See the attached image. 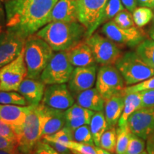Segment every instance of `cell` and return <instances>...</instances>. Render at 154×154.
<instances>
[{"label": "cell", "instance_id": "8d00e7d4", "mask_svg": "<svg viewBox=\"0 0 154 154\" xmlns=\"http://www.w3.org/2000/svg\"><path fill=\"white\" fill-rule=\"evenodd\" d=\"M154 88V76L143 81V82L138 83L129 86H127L125 88L124 92V94L128 93H134V92H140L146 91V90L153 89Z\"/></svg>", "mask_w": 154, "mask_h": 154}, {"label": "cell", "instance_id": "ee69618b", "mask_svg": "<svg viewBox=\"0 0 154 154\" xmlns=\"http://www.w3.org/2000/svg\"><path fill=\"white\" fill-rule=\"evenodd\" d=\"M147 151L149 154H154V131L147 138Z\"/></svg>", "mask_w": 154, "mask_h": 154}, {"label": "cell", "instance_id": "f1b7e54d", "mask_svg": "<svg viewBox=\"0 0 154 154\" xmlns=\"http://www.w3.org/2000/svg\"><path fill=\"white\" fill-rule=\"evenodd\" d=\"M0 104L29 106L24 96L14 91H0Z\"/></svg>", "mask_w": 154, "mask_h": 154}, {"label": "cell", "instance_id": "f35d334b", "mask_svg": "<svg viewBox=\"0 0 154 154\" xmlns=\"http://www.w3.org/2000/svg\"><path fill=\"white\" fill-rule=\"evenodd\" d=\"M0 136L17 140V135L14 128L1 119H0Z\"/></svg>", "mask_w": 154, "mask_h": 154}, {"label": "cell", "instance_id": "f546056e", "mask_svg": "<svg viewBox=\"0 0 154 154\" xmlns=\"http://www.w3.org/2000/svg\"><path fill=\"white\" fill-rule=\"evenodd\" d=\"M42 139L45 140L47 142H56L64 146H66L69 141L74 140L72 131L66 126H64L54 134L44 136Z\"/></svg>", "mask_w": 154, "mask_h": 154}, {"label": "cell", "instance_id": "6da1fadb", "mask_svg": "<svg viewBox=\"0 0 154 154\" xmlns=\"http://www.w3.org/2000/svg\"><path fill=\"white\" fill-rule=\"evenodd\" d=\"M58 0H10L5 4L7 29L26 39L49 24Z\"/></svg>", "mask_w": 154, "mask_h": 154}, {"label": "cell", "instance_id": "60d3db41", "mask_svg": "<svg viewBox=\"0 0 154 154\" xmlns=\"http://www.w3.org/2000/svg\"><path fill=\"white\" fill-rule=\"evenodd\" d=\"M17 149V140L0 136V150H14Z\"/></svg>", "mask_w": 154, "mask_h": 154}, {"label": "cell", "instance_id": "44dd1931", "mask_svg": "<svg viewBox=\"0 0 154 154\" xmlns=\"http://www.w3.org/2000/svg\"><path fill=\"white\" fill-rule=\"evenodd\" d=\"M66 54L71 64L74 68L91 66L96 63L91 48L85 41L81 42L75 47L66 51Z\"/></svg>", "mask_w": 154, "mask_h": 154}, {"label": "cell", "instance_id": "836d02e7", "mask_svg": "<svg viewBox=\"0 0 154 154\" xmlns=\"http://www.w3.org/2000/svg\"><path fill=\"white\" fill-rule=\"evenodd\" d=\"M73 154H97L96 146L91 144L79 143L75 140L69 141L66 145Z\"/></svg>", "mask_w": 154, "mask_h": 154}, {"label": "cell", "instance_id": "f907efd6", "mask_svg": "<svg viewBox=\"0 0 154 154\" xmlns=\"http://www.w3.org/2000/svg\"><path fill=\"white\" fill-rule=\"evenodd\" d=\"M2 2V3H4V4H5V3H7V2H8L9 1H10V0H1Z\"/></svg>", "mask_w": 154, "mask_h": 154}, {"label": "cell", "instance_id": "7dc6e473", "mask_svg": "<svg viewBox=\"0 0 154 154\" xmlns=\"http://www.w3.org/2000/svg\"><path fill=\"white\" fill-rule=\"evenodd\" d=\"M18 150H0V154H17Z\"/></svg>", "mask_w": 154, "mask_h": 154}, {"label": "cell", "instance_id": "bcb514c9", "mask_svg": "<svg viewBox=\"0 0 154 154\" xmlns=\"http://www.w3.org/2000/svg\"><path fill=\"white\" fill-rule=\"evenodd\" d=\"M6 23V11L4 8L2 2L0 0V24H4Z\"/></svg>", "mask_w": 154, "mask_h": 154}, {"label": "cell", "instance_id": "484cf974", "mask_svg": "<svg viewBox=\"0 0 154 154\" xmlns=\"http://www.w3.org/2000/svg\"><path fill=\"white\" fill-rule=\"evenodd\" d=\"M136 53L144 62L154 69V41L153 39H144L137 46Z\"/></svg>", "mask_w": 154, "mask_h": 154}, {"label": "cell", "instance_id": "277c9868", "mask_svg": "<svg viewBox=\"0 0 154 154\" xmlns=\"http://www.w3.org/2000/svg\"><path fill=\"white\" fill-rule=\"evenodd\" d=\"M14 129L19 152L32 154L36 143L42 138L41 114L38 106H33L26 115L24 124Z\"/></svg>", "mask_w": 154, "mask_h": 154}, {"label": "cell", "instance_id": "d6a6232c", "mask_svg": "<svg viewBox=\"0 0 154 154\" xmlns=\"http://www.w3.org/2000/svg\"><path fill=\"white\" fill-rule=\"evenodd\" d=\"M72 134L73 138L75 141L94 145L93 136L90 130V127L88 125H84L73 130Z\"/></svg>", "mask_w": 154, "mask_h": 154}, {"label": "cell", "instance_id": "c3c4849f", "mask_svg": "<svg viewBox=\"0 0 154 154\" xmlns=\"http://www.w3.org/2000/svg\"><path fill=\"white\" fill-rule=\"evenodd\" d=\"M96 151H97V154H111V152L99 147V146H96Z\"/></svg>", "mask_w": 154, "mask_h": 154}, {"label": "cell", "instance_id": "d6986e66", "mask_svg": "<svg viewBox=\"0 0 154 154\" xmlns=\"http://www.w3.org/2000/svg\"><path fill=\"white\" fill-rule=\"evenodd\" d=\"M33 106H17L0 104V119L7 123L14 128L24 124L29 111Z\"/></svg>", "mask_w": 154, "mask_h": 154}, {"label": "cell", "instance_id": "8992f818", "mask_svg": "<svg viewBox=\"0 0 154 154\" xmlns=\"http://www.w3.org/2000/svg\"><path fill=\"white\" fill-rule=\"evenodd\" d=\"M74 69L66 51H57L54 53L51 60L42 72L40 80L46 85L66 84L70 79Z\"/></svg>", "mask_w": 154, "mask_h": 154}, {"label": "cell", "instance_id": "74e56055", "mask_svg": "<svg viewBox=\"0 0 154 154\" xmlns=\"http://www.w3.org/2000/svg\"><path fill=\"white\" fill-rule=\"evenodd\" d=\"M32 154H59L45 140L41 139L36 143Z\"/></svg>", "mask_w": 154, "mask_h": 154}, {"label": "cell", "instance_id": "1f68e13d", "mask_svg": "<svg viewBox=\"0 0 154 154\" xmlns=\"http://www.w3.org/2000/svg\"><path fill=\"white\" fill-rule=\"evenodd\" d=\"M116 128L115 127L108 128L101 136L99 147L111 153H114L116 146Z\"/></svg>", "mask_w": 154, "mask_h": 154}, {"label": "cell", "instance_id": "5bb4252c", "mask_svg": "<svg viewBox=\"0 0 154 154\" xmlns=\"http://www.w3.org/2000/svg\"><path fill=\"white\" fill-rule=\"evenodd\" d=\"M127 124L132 134L147 140L154 131V107L136 110L130 116Z\"/></svg>", "mask_w": 154, "mask_h": 154}, {"label": "cell", "instance_id": "11a10c76", "mask_svg": "<svg viewBox=\"0 0 154 154\" xmlns=\"http://www.w3.org/2000/svg\"><path fill=\"white\" fill-rule=\"evenodd\" d=\"M153 24H154V14H153Z\"/></svg>", "mask_w": 154, "mask_h": 154}, {"label": "cell", "instance_id": "83f0119b", "mask_svg": "<svg viewBox=\"0 0 154 154\" xmlns=\"http://www.w3.org/2000/svg\"><path fill=\"white\" fill-rule=\"evenodd\" d=\"M124 9V7L121 0H109L102 14L101 24L114 19L117 14Z\"/></svg>", "mask_w": 154, "mask_h": 154}, {"label": "cell", "instance_id": "e575fe53", "mask_svg": "<svg viewBox=\"0 0 154 154\" xmlns=\"http://www.w3.org/2000/svg\"><path fill=\"white\" fill-rule=\"evenodd\" d=\"M113 21L116 24L122 28L128 29L136 26L131 12L125 9L117 14L113 19Z\"/></svg>", "mask_w": 154, "mask_h": 154}, {"label": "cell", "instance_id": "9c48e42d", "mask_svg": "<svg viewBox=\"0 0 154 154\" xmlns=\"http://www.w3.org/2000/svg\"><path fill=\"white\" fill-rule=\"evenodd\" d=\"M109 0H77L78 19L86 29V38L101 25L103 10Z\"/></svg>", "mask_w": 154, "mask_h": 154}, {"label": "cell", "instance_id": "7a4b0ae2", "mask_svg": "<svg viewBox=\"0 0 154 154\" xmlns=\"http://www.w3.org/2000/svg\"><path fill=\"white\" fill-rule=\"evenodd\" d=\"M36 34L45 40L54 51H66L86 38V29L79 22H53Z\"/></svg>", "mask_w": 154, "mask_h": 154}, {"label": "cell", "instance_id": "7402d4cb", "mask_svg": "<svg viewBox=\"0 0 154 154\" xmlns=\"http://www.w3.org/2000/svg\"><path fill=\"white\" fill-rule=\"evenodd\" d=\"M124 108V96L116 95L105 100L104 115L108 128H113L118 124Z\"/></svg>", "mask_w": 154, "mask_h": 154}, {"label": "cell", "instance_id": "6f0895ef", "mask_svg": "<svg viewBox=\"0 0 154 154\" xmlns=\"http://www.w3.org/2000/svg\"><path fill=\"white\" fill-rule=\"evenodd\" d=\"M72 154H73V153H72Z\"/></svg>", "mask_w": 154, "mask_h": 154}, {"label": "cell", "instance_id": "681fc988", "mask_svg": "<svg viewBox=\"0 0 154 154\" xmlns=\"http://www.w3.org/2000/svg\"><path fill=\"white\" fill-rule=\"evenodd\" d=\"M149 34H150V36H151V39H153L154 41V24H153V26H152L151 29H150Z\"/></svg>", "mask_w": 154, "mask_h": 154}, {"label": "cell", "instance_id": "8fae6325", "mask_svg": "<svg viewBox=\"0 0 154 154\" xmlns=\"http://www.w3.org/2000/svg\"><path fill=\"white\" fill-rule=\"evenodd\" d=\"M101 32L106 37L115 43L125 44L129 47L138 46L143 41L146 36L145 32L140 27L122 28L116 24L113 20L105 23L102 26Z\"/></svg>", "mask_w": 154, "mask_h": 154}, {"label": "cell", "instance_id": "ffe728a7", "mask_svg": "<svg viewBox=\"0 0 154 154\" xmlns=\"http://www.w3.org/2000/svg\"><path fill=\"white\" fill-rule=\"evenodd\" d=\"M94 113L95 111L74 103L64 111L66 118L65 126L73 131L84 125H89Z\"/></svg>", "mask_w": 154, "mask_h": 154}, {"label": "cell", "instance_id": "ab89813d", "mask_svg": "<svg viewBox=\"0 0 154 154\" xmlns=\"http://www.w3.org/2000/svg\"><path fill=\"white\" fill-rule=\"evenodd\" d=\"M141 96V106L140 108L154 107V88L140 91Z\"/></svg>", "mask_w": 154, "mask_h": 154}, {"label": "cell", "instance_id": "30bf717a", "mask_svg": "<svg viewBox=\"0 0 154 154\" xmlns=\"http://www.w3.org/2000/svg\"><path fill=\"white\" fill-rule=\"evenodd\" d=\"M26 77L24 48L18 57L0 69V91H18L19 86Z\"/></svg>", "mask_w": 154, "mask_h": 154}, {"label": "cell", "instance_id": "9f6ffc18", "mask_svg": "<svg viewBox=\"0 0 154 154\" xmlns=\"http://www.w3.org/2000/svg\"><path fill=\"white\" fill-rule=\"evenodd\" d=\"M153 2H154V0H153Z\"/></svg>", "mask_w": 154, "mask_h": 154}, {"label": "cell", "instance_id": "4fadbf2b", "mask_svg": "<svg viewBox=\"0 0 154 154\" xmlns=\"http://www.w3.org/2000/svg\"><path fill=\"white\" fill-rule=\"evenodd\" d=\"M25 42V38L8 29L0 34V69L19 57Z\"/></svg>", "mask_w": 154, "mask_h": 154}, {"label": "cell", "instance_id": "db71d44e", "mask_svg": "<svg viewBox=\"0 0 154 154\" xmlns=\"http://www.w3.org/2000/svg\"><path fill=\"white\" fill-rule=\"evenodd\" d=\"M17 154H24V153H20V152H19V151H18V152H17Z\"/></svg>", "mask_w": 154, "mask_h": 154}, {"label": "cell", "instance_id": "9a60e30c", "mask_svg": "<svg viewBox=\"0 0 154 154\" xmlns=\"http://www.w3.org/2000/svg\"><path fill=\"white\" fill-rule=\"evenodd\" d=\"M96 64L75 67L68 82V87L73 95L76 96L80 92L93 87L96 81Z\"/></svg>", "mask_w": 154, "mask_h": 154}, {"label": "cell", "instance_id": "ba28073f", "mask_svg": "<svg viewBox=\"0 0 154 154\" xmlns=\"http://www.w3.org/2000/svg\"><path fill=\"white\" fill-rule=\"evenodd\" d=\"M85 42L91 48L96 62L102 66L115 64L122 56L115 42L98 33L86 38Z\"/></svg>", "mask_w": 154, "mask_h": 154}, {"label": "cell", "instance_id": "ac0fdd59", "mask_svg": "<svg viewBox=\"0 0 154 154\" xmlns=\"http://www.w3.org/2000/svg\"><path fill=\"white\" fill-rule=\"evenodd\" d=\"M46 84L40 79L26 77L19 86L18 91L26 100L29 106H38L43 99Z\"/></svg>", "mask_w": 154, "mask_h": 154}, {"label": "cell", "instance_id": "4dcf8cb0", "mask_svg": "<svg viewBox=\"0 0 154 154\" xmlns=\"http://www.w3.org/2000/svg\"><path fill=\"white\" fill-rule=\"evenodd\" d=\"M153 13L151 8L140 7L133 11V18L136 26L138 27H143L153 19Z\"/></svg>", "mask_w": 154, "mask_h": 154}, {"label": "cell", "instance_id": "4316f807", "mask_svg": "<svg viewBox=\"0 0 154 154\" xmlns=\"http://www.w3.org/2000/svg\"><path fill=\"white\" fill-rule=\"evenodd\" d=\"M116 133L117 138L115 153L116 154H125L132 134L128 124L124 126H119L116 129Z\"/></svg>", "mask_w": 154, "mask_h": 154}, {"label": "cell", "instance_id": "d590c367", "mask_svg": "<svg viewBox=\"0 0 154 154\" xmlns=\"http://www.w3.org/2000/svg\"><path fill=\"white\" fill-rule=\"evenodd\" d=\"M145 149V141L143 138L131 134L125 154H139Z\"/></svg>", "mask_w": 154, "mask_h": 154}, {"label": "cell", "instance_id": "816d5d0a", "mask_svg": "<svg viewBox=\"0 0 154 154\" xmlns=\"http://www.w3.org/2000/svg\"><path fill=\"white\" fill-rule=\"evenodd\" d=\"M139 154H149V153H148V151H143V152H142V153H139Z\"/></svg>", "mask_w": 154, "mask_h": 154}, {"label": "cell", "instance_id": "7c38bea8", "mask_svg": "<svg viewBox=\"0 0 154 154\" xmlns=\"http://www.w3.org/2000/svg\"><path fill=\"white\" fill-rule=\"evenodd\" d=\"M75 99L66 84H51L46 86L41 103L61 111H66L75 103Z\"/></svg>", "mask_w": 154, "mask_h": 154}, {"label": "cell", "instance_id": "52a82bcc", "mask_svg": "<svg viewBox=\"0 0 154 154\" xmlns=\"http://www.w3.org/2000/svg\"><path fill=\"white\" fill-rule=\"evenodd\" d=\"M125 81L122 75L113 65H104L98 71L96 88L105 100L116 95H124Z\"/></svg>", "mask_w": 154, "mask_h": 154}, {"label": "cell", "instance_id": "f6af8a7d", "mask_svg": "<svg viewBox=\"0 0 154 154\" xmlns=\"http://www.w3.org/2000/svg\"><path fill=\"white\" fill-rule=\"evenodd\" d=\"M137 5L140 7L154 8L153 0H137Z\"/></svg>", "mask_w": 154, "mask_h": 154}, {"label": "cell", "instance_id": "7bdbcfd3", "mask_svg": "<svg viewBox=\"0 0 154 154\" xmlns=\"http://www.w3.org/2000/svg\"><path fill=\"white\" fill-rule=\"evenodd\" d=\"M124 7L130 12H133L136 8L137 0H121Z\"/></svg>", "mask_w": 154, "mask_h": 154}, {"label": "cell", "instance_id": "603a6c76", "mask_svg": "<svg viewBox=\"0 0 154 154\" xmlns=\"http://www.w3.org/2000/svg\"><path fill=\"white\" fill-rule=\"evenodd\" d=\"M76 103L95 112L103 111L105 99L96 88H88L75 96Z\"/></svg>", "mask_w": 154, "mask_h": 154}, {"label": "cell", "instance_id": "d4e9b609", "mask_svg": "<svg viewBox=\"0 0 154 154\" xmlns=\"http://www.w3.org/2000/svg\"><path fill=\"white\" fill-rule=\"evenodd\" d=\"M89 125L94 144L99 147L101 136L108 129V124L105 118L104 112L101 111L94 113Z\"/></svg>", "mask_w": 154, "mask_h": 154}, {"label": "cell", "instance_id": "f5cc1de1", "mask_svg": "<svg viewBox=\"0 0 154 154\" xmlns=\"http://www.w3.org/2000/svg\"><path fill=\"white\" fill-rule=\"evenodd\" d=\"M2 32V25L0 24V34H1Z\"/></svg>", "mask_w": 154, "mask_h": 154}, {"label": "cell", "instance_id": "3957f363", "mask_svg": "<svg viewBox=\"0 0 154 154\" xmlns=\"http://www.w3.org/2000/svg\"><path fill=\"white\" fill-rule=\"evenodd\" d=\"M54 54V50L45 40L36 34L29 36L24 44V61L27 78L40 79L42 72Z\"/></svg>", "mask_w": 154, "mask_h": 154}, {"label": "cell", "instance_id": "e0dca14e", "mask_svg": "<svg viewBox=\"0 0 154 154\" xmlns=\"http://www.w3.org/2000/svg\"><path fill=\"white\" fill-rule=\"evenodd\" d=\"M79 22L77 0H58L49 15V23Z\"/></svg>", "mask_w": 154, "mask_h": 154}, {"label": "cell", "instance_id": "cb8c5ba5", "mask_svg": "<svg viewBox=\"0 0 154 154\" xmlns=\"http://www.w3.org/2000/svg\"><path fill=\"white\" fill-rule=\"evenodd\" d=\"M141 106V96L140 92L128 93L124 94V108L121 118L118 123V126H124L127 124L130 116Z\"/></svg>", "mask_w": 154, "mask_h": 154}, {"label": "cell", "instance_id": "b9f144b4", "mask_svg": "<svg viewBox=\"0 0 154 154\" xmlns=\"http://www.w3.org/2000/svg\"><path fill=\"white\" fill-rule=\"evenodd\" d=\"M59 154H72V151L68 147L63 144L56 143V142H48Z\"/></svg>", "mask_w": 154, "mask_h": 154}, {"label": "cell", "instance_id": "2e32d148", "mask_svg": "<svg viewBox=\"0 0 154 154\" xmlns=\"http://www.w3.org/2000/svg\"><path fill=\"white\" fill-rule=\"evenodd\" d=\"M41 114L42 137L61 130L66 125L65 111L53 109L41 103L38 105Z\"/></svg>", "mask_w": 154, "mask_h": 154}, {"label": "cell", "instance_id": "5b68a950", "mask_svg": "<svg viewBox=\"0 0 154 154\" xmlns=\"http://www.w3.org/2000/svg\"><path fill=\"white\" fill-rule=\"evenodd\" d=\"M115 66L127 86H131L154 76V69L144 62L136 52L128 51L119 58Z\"/></svg>", "mask_w": 154, "mask_h": 154}]
</instances>
